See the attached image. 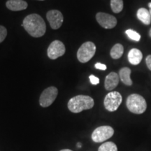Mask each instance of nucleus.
<instances>
[{
  "label": "nucleus",
  "instance_id": "nucleus-1",
  "mask_svg": "<svg viewBox=\"0 0 151 151\" xmlns=\"http://www.w3.org/2000/svg\"><path fill=\"white\" fill-rule=\"evenodd\" d=\"M22 26L32 37L39 38L45 35L46 25L43 19L38 14H30L24 18Z\"/></svg>",
  "mask_w": 151,
  "mask_h": 151
},
{
  "label": "nucleus",
  "instance_id": "nucleus-2",
  "mask_svg": "<svg viewBox=\"0 0 151 151\" xmlns=\"http://www.w3.org/2000/svg\"><path fill=\"white\" fill-rule=\"evenodd\" d=\"M94 105V99L87 95H77L69 99L68 109L71 112L78 113L84 110L92 109Z\"/></svg>",
  "mask_w": 151,
  "mask_h": 151
},
{
  "label": "nucleus",
  "instance_id": "nucleus-3",
  "mask_svg": "<svg viewBox=\"0 0 151 151\" xmlns=\"http://www.w3.org/2000/svg\"><path fill=\"white\" fill-rule=\"evenodd\" d=\"M126 105L130 112L134 114H142L147 109L146 99L138 94H132L127 97Z\"/></svg>",
  "mask_w": 151,
  "mask_h": 151
},
{
  "label": "nucleus",
  "instance_id": "nucleus-4",
  "mask_svg": "<svg viewBox=\"0 0 151 151\" xmlns=\"http://www.w3.org/2000/svg\"><path fill=\"white\" fill-rule=\"evenodd\" d=\"M96 52V46L91 41L84 43L77 52V58L81 63H86L93 58Z\"/></svg>",
  "mask_w": 151,
  "mask_h": 151
},
{
  "label": "nucleus",
  "instance_id": "nucleus-5",
  "mask_svg": "<svg viewBox=\"0 0 151 151\" xmlns=\"http://www.w3.org/2000/svg\"><path fill=\"white\" fill-rule=\"evenodd\" d=\"M122 97L118 92H111L106 94L104 100L105 109L110 112L116 111L121 104Z\"/></svg>",
  "mask_w": 151,
  "mask_h": 151
},
{
  "label": "nucleus",
  "instance_id": "nucleus-6",
  "mask_svg": "<svg viewBox=\"0 0 151 151\" xmlns=\"http://www.w3.org/2000/svg\"><path fill=\"white\" fill-rule=\"evenodd\" d=\"M114 129L111 126H101L96 128L92 134V139L95 143H101L113 137Z\"/></svg>",
  "mask_w": 151,
  "mask_h": 151
},
{
  "label": "nucleus",
  "instance_id": "nucleus-7",
  "mask_svg": "<svg viewBox=\"0 0 151 151\" xmlns=\"http://www.w3.org/2000/svg\"><path fill=\"white\" fill-rule=\"evenodd\" d=\"M58 94V90L54 86L49 87L43 90L39 98V104L41 106L46 108L50 106L55 100Z\"/></svg>",
  "mask_w": 151,
  "mask_h": 151
},
{
  "label": "nucleus",
  "instance_id": "nucleus-8",
  "mask_svg": "<svg viewBox=\"0 0 151 151\" xmlns=\"http://www.w3.org/2000/svg\"><path fill=\"white\" fill-rule=\"evenodd\" d=\"M66 48L64 43L62 41L55 40L50 43L48 46L47 53L50 59L56 60L65 53Z\"/></svg>",
  "mask_w": 151,
  "mask_h": 151
},
{
  "label": "nucleus",
  "instance_id": "nucleus-9",
  "mask_svg": "<svg viewBox=\"0 0 151 151\" xmlns=\"http://www.w3.org/2000/svg\"><path fill=\"white\" fill-rule=\"evenodd\" d=\"M96 19L98 23L105 29H112L117 24V19L114 16L106 13H97Z\"/></svg>",
  "mask_w": 151,
  "mask_h": 151
},
{
  "label": "nucleus",
  "instance_id": "nucleus-10",
  "mask_svg": "<svg viewBox=\"0 0 151 151\" xmlns=\"http://www.w3.org/2000/svg\"><path fill=\"white\" fill-rule=\"evenodd\" d=\"M46 18L48 19L50 27L53 29H58L63 23V15L60 11L50 10L47 13Z\"/></svg>",
  "mask_w": 151,
  "mask_h": 151
},
{
  "label": "nucleus",
  "instance_id": "nucleus-11",
  "mask_svg": "<svg viewBox=\"0 0 151 151\" xmlns=\"http://www.w3.org/2000/svg\"><path fill=\"white\" fill-rule=\"evenodd\" d=\"M119 81H120L119 75L117 74L116 72H111L106 77L104 82V87L106 90H109V91L113 90L118 85Z\"/></svg>",
  "mask_w": 151,
  "mask_h": 151
},
{
  "label": "nucleus",
  "instance_id": "nucleus-12",
  "mask_svg": "<svg viewBox=\"0 0 151 151\" xmlns=\"http://www.w3.org/2000/svg\"><path fill=\"white\" fill-rule=\"evenodd\" d=\"M6 5L9 10L13 11H22L27 8V3L23 0H9Z\"/></svg>",
  "mask_w": 151,
  "mask_h": 151
},
{
  "label": "nucleus",
  "instance_id": "nucleus-13",
  "mask_svg": "<svg viewBox=\"0 0 151 151\" xmlns=\"http://www.w3.org/2000/svg\"><path fill=\"white\" fill-rule=\"evenodd\" d=\"M143 59V54L140 50L137 48H132L128 53V60L129 63L133 65H137Z\"/></svg>",
  "mask_w": 151,
  "mask_h": 151
},
{
  "label": "nucleus",
  "instance_id": "nucleus-14",
  "mask_svg": "<svg viewBox=\"0 0 151 151\" xmlns=\"http://www.w3.org/2000/svg\"><path fill=\"white\" fill-rule=\"evenodd\" d=\"M130 76H131V69L128 67L122 68L119 71L120 80L127 86H131L132 85V81Z\"/></svg>",
  "mask_w": 151,
  "mask_h": 151
},
{
  "label": "nucleus",
  "instance_id": "nucleus-15",
  "mask_svg": "<svg viewBox=\"0 0 151 151\" xmlns=\"http://www.w3.org/2000/svg\"><path fill=\"white\" fill-rule=\"evenodd\" d=\"M137 18L146 25H149L151 23V16L148 9L145 8L139 9L137 11Z\"/></svg>",
  "mask_w": 151,
  "mask_h": 151
},
{
  "label": "nucleus",
  "instance_id": "nucleus-16",
  "mask_svg": "<svg viewBox=\"0 0 151 151\" xmlns=\"http://www.w3.org/2000/svg\"><path fill=\"white\" fill-rule=\"evenodd\" d=\"M124 52L123 46L120 43H116L111 48L110 55L111 57L114 60H118L120 58Z\"/></svg>",
  "mask_w": 151,
  "mask_h": 151
},
{
  "label": "nucleus",
  "instance_id": "nucleus-17",
  "mask_svg": "<svg viewBox=\"0 0 151 151\" xmlns=\"http://www.w3.org/2000/svg\"><path fill=\"white\" fill-rule=\"evenodd\" d=\"M111 7L113 13L119 14L123 9V1L122 0H111Z\"/></svg>",
  "mask_w": 151,
  "mask_h": 151
},
{
  "label": "nucleus",
  "instance_id": "nucleus-18",
  "mask_svg": "<svg viewBox=\"0 0 151 151\" xmlns=\"http://www.w3.org/2000/svg\"><path fill=\"white\" fill-rule=\"evenodd\" d=\"M98 151H118V148L112 141H108L101 144L98 149Z\"/></svg>",
  "mask_w": 151,
  "mask_h": 151
},
{
  "label": "nucleus",
  "instance_id": "nucleus-19",
  "mask_svg": "<svg viewBox=\"0 0 151 151\" xmlns=\"http://www.w3.org/2000/svg\"><path fill=\"white\" fill-rule=\"evenodd\" d=\"M125 33H126V35H127V37H129L131 40L137 41V42L140 41L141 35H139L138 32H137L134 31V30L129 29L126 30Z\"/></svg>",
  "mask_w": 151,
  "mask_h": 151
},
{
  "label": "nucleus",
  "instance_id": "nucleus-20",
  "mask_svg": "<svg viewBox=\"0 0 151 151\" xmlns=\"http://www.w3.org/2000/svg\"><path fill=\"white\" fill-rule=\"evenodd\" d=\"M7 35V29L4 26L0 25V43H1L6 39Z\"/></svg>",
  "mask_w": 151,
  "mask_h": 151
},
{
  "label": "nucleus",
  "instance_id": "nucleus-21",
  "mask_svg": "<svg viewBox=\"0 0 151 151\" xmlns=\"http://www.w3.org/2000/svg\"><path fill=\"white\" fill-rule=\"evenodd\" d=\"M90 81L92 85H97L99 83V79L93 75L90 76Z\"/></svg>",
  "mask_w": 151,
  "mask_h": 151
},
{
  "label": "nucleus",
  "instance_id": "nucleus-22",
  "mask_svg": "<svg viewBox=\"0 0 151 151\" xmlns=\"http://www.w3.org/2000/svg\"><path fill=\"white\" fill-rule=\"evenodd\" d=\"M94 67L97 69H99V70H102V71H104L106 69V66L105 65H104V64H101V63H99V62H98V63H96L95 65H94Z\"/></svg>",
  "mask_w": 151,
  "mask_h": 151
},
{
  "label": "nucleus",
  "instance_id": "nucleus-23",
  "mask_svg": "<svg viewBox=\"0 0 151 151\" xmlns=\"http://www.w3.org/2000/svg\"><path fill=\"white\" fill-rule=\"evenodd\" d=\"M146 62L147 67H148V69L151 71V55H149L146 57Z\"/></svg>",
  "mask_w": 151,
  "mask_h": 151
},
{
  "label": "nucleus",
  "instance_id": "nucleus-24",
  "mask_svg": "<svg viewBox=\"0 0 151 151\" xmlns=\"http://www.w3.org/2000/svg\"><path fill=\"white\" fill-rule=\"evenodd\" d=\"M148 7L150 8V11H149V12H150V16H151V2H150L148 4Z\"/></svg>",
  "mask_w": 151,
  "mask_h": 151
},
{
  "label": "nucleus",
  "instance_id": "nucleus-25",
  "mask_svg": "<svg viewBox=\"0 0 151 151\" xmlns=\"http://www.w3.org/2000/svg\"><path fill=\"white\" fill-rule=\"evenodd\" d=\"M60 151H73V150H69V149H63V150H61Z\"/></svg>",
  "mask_w": 151,
  "mask_h": 151
},
{
  "label": "nucleus",
  "instance_id": "nucleus-26",
  "mask_svg": "<svg viewBox=\"0 0 151 151\" xmlns=\"http://www.w3.org/2000/svg\"><path fill=\"white\" fill-rule=\"evenodd\" d=\"M149 37L151 38V28H150V29L149 30Z\"/></svg>",
  "mask_w": 151,
  "mask_h": 151
},
{
  "label": "nucleus",
  "instance_id": "nucleus-27",
  "mask_svg": "<svg viewBox=\"0 0 151 151\" xmlns=\"http://www.w3.org/2000/svg\"><path fill=\"white\" fill-rule=\"evenodd\" d=\"M78 148H81V144L80 143H78Z\"/></svg>",
  "mask_w": 151,
  "mask_h": 151
},
{
  "label": "nucleus",
  "instance_id": "nucleus-28",
  "mask_svg": "<svg viewBox=\"0 0 151 151\" xmlns=\"http://www.w3.org/2000/svg\"><path fill=\"white\" fill-rule=\"evenodd\" d=\"M40 1H43V0H40Z\"/></svg>",
  "mask_w": 151,
  "mask_h": 151
}]
</instances>
